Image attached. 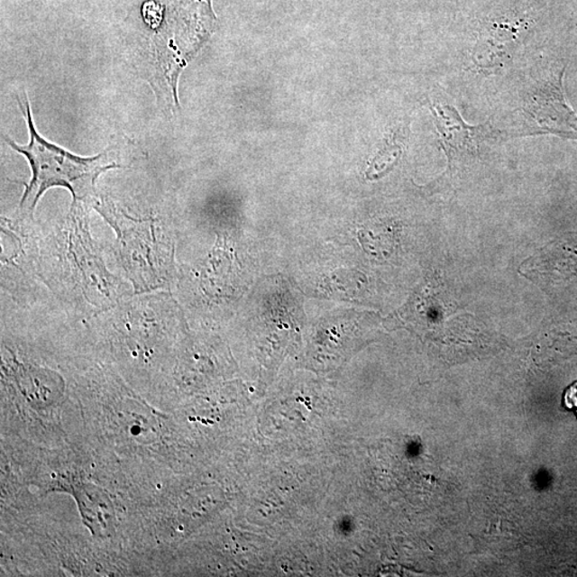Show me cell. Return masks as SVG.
<instances>
[{
  "label": "cell",
  "instance_id": "obj_1",
  "mask_svg": "<svg viewBox=\"0 0 577 577\" xmlns=\"http://www.w3.org/2000/svg\"><path fill=\"white\" fill-rule=\"evenodd\" d=\"M23 101L24 103H20V106L26 118L29 143L20 146L5 138L11 148L24 155L32 171V180L21 199L22 215L32 216L41 196L51 188L70 190L74 209L96 206L99 202L96 189L97 178L120 166L115 152L105 151L96 157L82 158L45 141L34 128L27 96Z\"/></svg>",
  "mask_w": 577,
  "mask_h": 577
},
{
  "label": "cell",
  "instance_id": "obj_2",
  "mask_svg": "<svg viewBox=\"0 0 577 577\" xmlns=\"http://www.w3.org/2000/svg\"><path fill=\"white\" fill-rule=\"evenodd\" d=\"M527 23L515 17L500 16L489 20L483 25L481 39L475 50V61L479 66L490 68L499 66L511 57Z\"/></svg>",
  "mask_w": 577,
  "mask_h": 577
},
{
  "label": "cell",
  "instance_id": "obj_3",
  "mask_svg": "<svg viewBox=\"0 0 577 577\" xmlns=\"http://www.w3.org/2000/svg\"><path fill=\"white\" fill-rule=\"evenodd\" d=\"M564 403L568 408L577 407V383L565 392Z\"/></svg>",
  "mask_w": 577,
  "mask_h": 577
}]
</instances>
